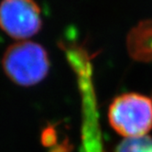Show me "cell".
Listing matches in <instances>:
<instances>
[{"instance_id":"3","label":"cell","mask_w":152,"mask_h":152,"mask_svg":"<svg viewBox=\"0 0 152 152\" xmlns=\"http://www.w3.org/2000/svg\"><path fill=\"white\" fill-rule=\"evenodd\" d=\"M40 9L34 0H2L0 28L16 39H26L41 29Z\"/></svg>"},{"instance_id":"4","label":"cell","mask_w":152,"mask_h":152,"mask_svg":"<svg viewBox=\"0 0 152 152\" xmlns=\"http://www.w3.org/2000/svg\"><path fill=\"white\" fill-rule=\"evenodd\" d=\"M127 50L136 61H152V19L141 21L129 32Z\"/></svg>"},{"instance_id":"2","label":"cell","mask_w":152,"mask_h":152,"mask_svg":"<svg viewBox=\"0 0 152 152\" xmlns=\"http://www.w3.org/2000/svg\"><path fill=\"white\" fill-rule=\"evenodd\" d=\"M108 119L115 131L126 138L146 136L152 128V101L139 94H121L110 104Z\"/></svg>"},{"instance_id":"1","label":"cell","mask_w":152,"mask_h":152,"mask_svg":"<svg viewBox=\"0 0 152 152\" xmlns=\"http://www.w3.org/2000/svg\"><path fill=\"white\" fill-rule=\"evenodd\" d=\"M2 66L6 75L16 84L32 86L47 76L50 59L43 46L30 40H22L7 49Z\"/></svg>"},{"instance_id":"5","label":"cell","mask_w":152,"mask_h":152,"mask_svg":"<svg viewBox=\"0 0 152 152\" xmlns=\"http://www.w3.org/2000/svg\"><path fill=\"white\" fill-rule=\"evenodd\" d=\"M115 152H152V137L143 136L126 138L116 147Z\"/></svg>"}]
</instances>
